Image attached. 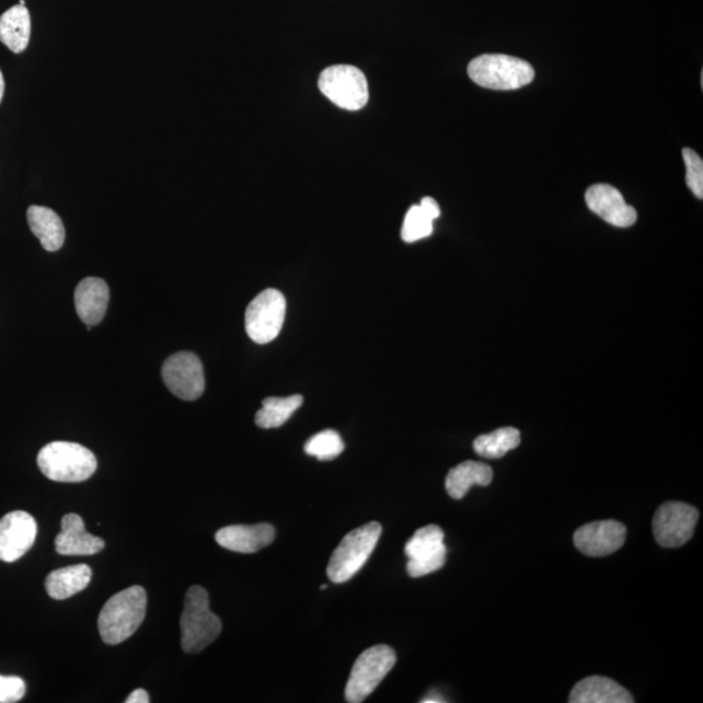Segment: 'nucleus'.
<instances>
[{
  "label": "nucleus",
  "instance_id": "nucleus-26",
  "mask_svg": "<svg viewBox=\"0 0 703 703\" xmlns=\"http://www.w3.org/2000/svg\"><path fill=\"white\" fill-rule=\"evenodd\" d=\"M304 450L309 457L329 461L341 457L344 451V443L339 433L325 430L310 438L306 443Z\"/></svg>",
  "mask_w": 703,
  "mask_h": 703
},
{
  "label": "nucleus",
  "instance_id": "nucleus-6",
  "mask_svg": "<svg viewBox=\"0 0 703 703\" xmlns=\"http://www.w3.org/2000/svg\"><path fill=\"white\" fill-rule=\"evenodd\" d=\"M396 664V654L388 645L365 650L352 667L346 687V701L361 703L373 693Z\"/></svg>",
  "mask_w": 703,
  "mask_h": 703
},
{
  "label": "nucleus",
  "instance_id": "nucleus-10",
  "mask_svg": "<svg viewBox=\"0 0 703 703\" xmlns=\"http://www.w3.org/2000/svg\"><path fill=\"white\" fill-rule=\"evenodd\" d=\"M408 557L406 572L411 577H423L443 567L447 560L445 532L437 526L418 529L405 544Z\"/></svg>",
  "mask_w": 703,
  "mask_h": 703
},
{
  "label": "nucleus",
  "instance_id": "nucleus-32",
  "mask_svg": "<svg viewBox=\"0 0 703 703\" xmlns=\"http://www.w3.org/2000/svg\"><path fill=\"white\" fill-rule=\"evenodd\" d=\"M19 4L20 5H25V0H20Z\"/></svg>",
  "mask_w": 703,
  "mask_h": 703
},
{
  "label": "nucleus",
  "instance_id": "nucleus-19",
  "mask_svg": "<svg viewBox=\"0 0 703 703\" xmlns=\"http://www.w3.org/2000/svg\"><path fill=\"white\" fill-rule=\"evenodd\" d=\"M27 223L34 237L38 238L44 250L57 252L65 244L66 230L57 212L45 206H31L26 212Z\"/></svg>",
  "mask_w": 703,
  "mask_h": 703
},
{
  "label": "nucleus",
  "instance_id": "nucleus-18",
  "mask_svg": "<svg viewBox=\"0 0 703 703\" xmlns=\"http://www.w3.org/2000/svg\"><path fill=\"white\" fill-rule=\"evenodd\" d=\"M571 703H632L633 695L616 681L590 677L577 682L569 694Z\"/></svg>",
  "mask_w": 703,
  "mask_h": 703
},
{
  "label": "nucleus",
  "instance_id": "nucleus-20",
  "mask_svg": "<svg viewBox=\"0 0 703 703\" xmlns=\"http://www.w3.org/2000/svg\"><path fill=\"white\" fill-rule=\"evenodd\" d=\"M92 580V568L87 564L71 565L51 572L46 578L47 595L57 601H65L85 590Z\"/></svg>",
  "mask_w": 703,
  "mask_h": 703
},
{
  "label": "nucleus",
  "instance_id": "nucleus-8",
  "mask_svg": "<svg viewBox=\"0 0 703 703\" xmlns=\"http://www.w3.org/2000/svg\"><path fill=\"white\" fill-rule=\"evenodd\" d=\"M287 302L278 289L267 288L246 308L245 329L253 342L270 343L285 323Z\"/></svg>",
  "mask_w": 703,
  "mask_h": 703
},
{
  "label": "nucleus",
  "instance_id": "nucleus-25",
  "mask_svg": "<svg viewBox=\"0 0 703 703\" xmlns=\"http://www.w3.org/2000/svg\"><path fill=\"white\" fill-rule=\"evenodd\" d=\"M521 442L520 431L515 427H502L474 440L475 453L486 459H500Z\"/></svg>",
  "mask_w": 703,
  "mask_h": 703
},
{
  "label": "nucleus",
  "instance_id": "nucleus-21",
  "mask_svg": "<svg viewBox=\"0 0 703 703\" xmlns=\"http://www.w3.org/2000/svg\"><path fill=\"white\" fill-rule=\"evenodd\" d=\"M493 469L479 461H465L451 469L446 479V491L451 498L460 500L474 485L488 486L493 481Z\"/></svg>",
  "mask_w": 703,
  "mask_h": 703
},
{
  "label": "nucleus",
  "instance_id": "nucleus-11",
  "mask_svg": "<svg viewBox=\"0 0 703 703\" xmlns=\"http://www.w3.org/2000/svg\"><path fill=\"white\" fill-rule=\"evenodd\" d=\"M162 377L168 389L178 399L193 402L205 391L201 360L192 352H177L165 360Z\"/></svg>",
  "mask_w": 703,
  "mask_h": 703
},
{
  "label": "nucleus",
  "instance_id": "nucleus-33",
  "mask_svg": "<svg viewBox=\"0 0 703 703\" xmlns=\"http://www.w3.org/2000/svg\"><path fill=\"white\" fill-rule=\"evenodd\" d=\"M321 589H322V590H325V589H327V586H326V585H322V586H321Z\"/></svg>",
  "mask_w": 703,
  "mask_h": 703
},
{
  "label": "nucleus",
  "instance_id": "nucleus-31",
  "mask_svg": "<svg viewBox=\"0 0 703 703\" xmlns=\"http://www.w3.org/2000/svg\"><path fill=\"white\" fill-rule=\"evenodd\" d=\"M4 88H5V84H4L3 73L2 71H0V102H2L3 100Z\"/></svg>",
  "mask_w": 703,
  "mask_h": 703
},
{
  "label": "nucleus",
  "instance_id": "nucleus-15",
  "mask_svg": "<svg viewBox=\"0 0 703 703\" xmlns=\"http://www.w3.org/2000/svg\"><path fill=\"white\" fill-rule=\"evenodd\" d=\"M274 539L275 529L270 523L226 527L216 534L219 546L240 554L257 553L272 544Z\"/></svg>",
  "mask_w": 703,
  "mask_h": 703
},
{
  "label": "nucleus",
  "instance_id": "nucleus-23",
  "mask_svg": "<svg viewBox=\"0 0 703 703\" xmlns=\"http://www.w3.org/2000/svg\"><path fill=\"white\" fill-rule=\"evenodd\" d=\"M440 216L439 205L431 197L423 198L422 204L412 206L406 212L402 239L405 243H415V241L429 238L433 233L434 220Z\"/></svg>",
  "mask_w": 703,
  "mask_h": 703
},
{
  "label": "nucleus",
  "instance_id": "nucleus-29",
  "mask_svg": "<svg viewBox=\"0 0 703 703\" xmlns=\"http://www.w3.org/2000/svg\"><path fill=\"white\" fill-rule=\"evenodd\" d=\"M150 695L143 689H136V691L129 695L126 700V703H149Z\"/></svg>",
  "mask_w": 703,
  "mask_h": 703
},
{
  "label": "nucleus",
  "instance_id": "nucleus-24",
  "mask_svg": "<svg viewBox=\"0 0 703 703\" xmlns=\"http://www.w3.org/2000/svg\"><path fill=\"white\" fill-rule=\"evenodd\" d=\"M304 402L301 395L288 397H267L257 412L256 424L262 429H277L285 425Z\"/></svg>",
  "mask_w": 703,
  "mask_h": 703
},
{
  "label": "nucleus",
  "instance_id": "nucleus-28",
  "mask_svg": "<svg viewBox=\"0 0 703 703\" xmlns=\"http://www.w3.org/2000/svg\"><path fill=\"white\" fill-rule=\"evenodd\" d=\"M26 692L25 681L18 677H0V703H15Z\"/></svg>",
  "mask_w": 703,
  "mask_h": 703
},
{
  "label": "nucleus",
  "instance_id": "nucleus-22",
  "mask_svg": "<svg viewBox=\"0 0 703 703\" xmlns=\"http://www.w3.org/2000/svg\"><path fill=\"white\" fill-rule=\"evenodd\" d=\"M31 13L25 5H13L0 16V43L12 53L22 54L31 39Z\"/></svg>",
  "mask_w": 703,
  "mask_h": 703
},
{
  "label": "nucleus",
  "instance_id": "nucleus-9",
  "mask_svg": "<svg viewBox=\"0 0 703 703\" xmlns=\"http://www.w3.org/2000/svg\"><path fill=\"white\" fill-rule=\"evenodd\" d=\"M699 517L698 508L685 503L667 502L654 515V537L661 548H680L692 539Z\"/></svg>",
  "mask_w": 703,
  "mask_h": 703
},
{
  "label": "nucleus",
  "instance_id": "nucleus-3",
  "mask_svg": "<svg viewBox=\"0 0 703 703\" xmlns=\"http://www.w3.org/2000/svg\"><path fill=\"white\" fill-rule=\"evenodd\" d=\"M468 74L475 84L492 91H516L534 80V68L528 61L503 54L474 58Z\"/></svg>",
  "mask_w": 703,
  "mask_h": 703
},
{
  "label": "nucleus",
  "instance_id": "nucleus-27",
  "mask_svg": "<svg viewBox=\"0 0 703 703\" xmlns=\"http://www.w3.org/2000/svg\"><path fill=\"white\" fill-rule=\"evenodd\" d=\"M682 158L687 165V185L694 196L703 198V161L692 149L682 150Z\"/></svg>",
  "mask_w": 703,
  "mask_h": 703
},
{
  "label": "nucleus",
  "instance_id": "nucleus-16",
  "mask_svg": "<svg viewBox=\"0 0 703 703\" xmlns=\"http://www.w3.org/2000/svg\"><path fill=\"white\" fill-rule=\"evenodd\" d=\"M105 548V541L89 534L84 520L76 514H68L61 520V532L55 540V549L60 555H94Z\"/></svg>",
  "mask_w": 703,
  "mask_h": 703
},
{
  "label": "nucleus",
  "instance_id": "nucleus-14",
  "mask_svg": "<svg viewBox=\"0 0 703 703\" xmlns=\"http://www.w3.org/2000/svg\"><path fill=\"white\" fill-rule=\"evenodd\" d=\"M588 208L606 222L625 229L637 222V211L625 203L615 187L609 184L592 185L585 195Z\"/></svg>",
  "mask_w": 703,
  "mask_h": 703
},
{
  "label": "nucleus",
  "instance_id": "nucleus-30",
  "mask_svg": "<svg viewBox=\"0 0 703 703\" xmlns=\"http://www.w3.org/2000/svg\"><path fill=\"white\" fill-rule=\"evenodd\" d=\"M422 702H424V703H438V702H446V700H443L442 695H439L436 692H431L430 694H427L426 698Z\"/></svg>",
  "mask_w": 703,
  "mask_h": 703
},
{
  "label": "nucleus",
  "instance_id": "nucleus-2",
  "mask_svg": "<svg viewBox=\"0 0 703 703\" xmlns=\"http://www.w3.org/2000/svg\"><path fill=\"white\" fill-rule=\"evenodd\" d=\"M209 595L201 586H192L185 596L182 613V647L197 654L216 641L222 632V622L209 608Z\"/></svg>",
  "mask_w": 703,
  "mask_h": 703
},
{
  "label": "nucleus",
  "instance_id": "nucleus-4",
  "mask_svg": "<svg viewBox=\"0 0 703 703\" xmlns=\"http://www.w3.org/2000/svg\"><path fill=\"white\" fill-rule=\"evenodd\" d=\"M37 463L48 480L68 484L87 481L96 471L94 453L72 442L46 445L38 453Z\"/></svg>",
  "mask_w": 703,
  "mask_h": 703
},
{
  "label": "nucleus",
  "instance_id": "nucleus-13",
  "mask_svg": "<svg viewBox=\"0 0 703 703\" xmlns=\"http://www.w3.org/2000/svg\"><path fill=\"white\" fill-rule=\"evenodd\" d=\"M626 529L615 520L595 521L576 530V548L588 556H608L623 548Z\"/></svg>",
  "mask_w": 703,
  "mask_h": 703
},
{
  "label": "nucleus",
  "instance_id": "nucleus-12",
  "mask_svg": "<svg viewBox=\"0 0 703 703\" xmlns=\"http://www.w3.org/2000/svg\"><path fill=\"white\" fill-rule=\"evenodd\" d=\"M37 539V522L24 511L7 514L0 520V561L13 563L33 548Z\"/></svg>",
  "mask_w": 703,
  "mask_h": 703
},
{
  "label": "nucleus",
  "instance_id": "nucleus-1",
  "mask_svg": "<svg viewBox=\"0 0 703 703\" xmlns=\"http://www.w3.org/2000/svg\"><path fill=\"white\" fill-rule=\"evenodd\" d=\"M147 604V591L139 585L110 598L99 616L103 643L117 645L132 636L143 622Z\"/></svg>",
  "mask_w": 703,
  "mask_h": 703
},
{
  "label": "nucleus",
  "instance_id": "nucleus-7",
  "mask_svg": "<svg viewBox=\"0 0 703 703\" xmlns=\"http://www.w3.org/2000/svg\"><path fill=\"white\" fill-rule=\"evenodd\" d=\"M320 91L337 107L357 112L369 101L368 80L354 66H333L320 76Z\"/></svg>",
  "mask_w": 703,
  "mask_h": 703
},
{
  "label": "nucleus",
  "instance_id": "nucleus-17",
  "mask_svg": "<svg viewBox=\"0 0 703 703\" xmlns=\"http://www.w3.org/2000/svg\"><path fill=\"white\" fill-rule=\"evenodd\" d=\"M110 300V289L105 280L85 278L79 283L74 291L76 312L88 330L99 325L106 314Z\"/></svg>",
  "mask_w": 703,
  "mask_h": 703
},
{
  "label": "nucleus",
  "instance_id": "nucleus-5",
  "mask_svg": "<svg viewBox=\"0 0 703 703\" xmlns=\"http://www.w3.org/2000/svg\"><path fill=\"white\" fill-rule=\"evenodd\" d=\"M381 534V523L373 521L344 537L329 563L327 576L331 583L344 584L358 574L373 554Z\"/></svg>",
  "mask_w": 703,
  "mask_h": 703
}]
</instances>
